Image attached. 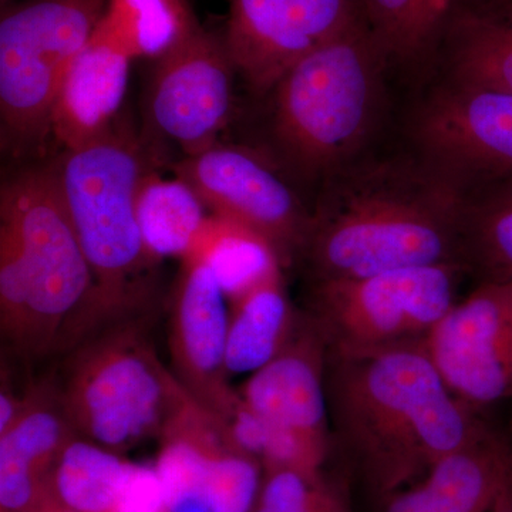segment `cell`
<instances>
[{
  "mask_svg": "<svg viewBox=\"0 0 512 512\" xmlns=\"http://www.w3.org/2000/svg\"><path fill=\"white\" fill-rule=\"evenodd\" d=\"M146 313L110 320L70 350L56 383L77 436L123 454L163 437L191 399L148 338Z\"/></svg>",
  "mask_w": 512,
  "mask_h": 512,
  "instance_id": "cell-6",
  "label": "cell"
},
{
  "mask_svg": "<svg viewBox=\"0 0 512 512\" xmlns=\"http://www.w3.org/2000/svg\"><path fill=\"white\" fill-rule=\"evenodd\" d=\"M228 301V375H252L281 352L298 322L299 312L286 293L282 266H274Z\"/></svg>",
  "mask_w": 512,
  "mask_h": 512,
  "instance_id": "cell-20",
  "label": "cell"
},
{
  "mask_svg": "<svg viewBox=\"0 0 512 512\" xmlns=\"http://www.w3.org/2000/svg\"><path fill=\"white\" fill-rule=\"evenodd\" d=\"M325 387L332 451L377 501L487 429L451 393L424 345L362 355L328 350Z\"/></svg>",
  "mask_w": 512,
  "mask_h": 512,
  "instance_id": "cell-1",
  "label": "cell"
},
{
  "mask_svg": "<svg viewBox=\"0 0 512 512\" xmlns=\"http://www.w3.org/2000/svg\"><path fill=\"white\" fill-rule=\"evenodd\" d=\"M28 512H72L67 510L63 504H60L59 501L56 500L55 495L50 493L47 490V493L37 501L35 507L30 508Z\"/></svg>",
  "mask_w": 512,
  "mask_h": 512,
  "instance_id": "cell-31",
  "label": "cell"
},
{
  "mask_svg": "<svg viewBox=\"0 0 512 512\" xmlns=\"http://www.w3.org/2000/svg\"><path fill=\"white\" fill-rule=\"evenodd\" d=\"M130 56L97 25L74 60L52 114L50 137L74 150L114 127L130 76Z\"/></svg>",
  "mask_w": 512,
  "mask_h": 512,
  "instance_id": "cell-16",
  "label": "cell"
},
{
  "mask_svg": "<svg viewBox=\"0 0 512 512\" xmlns=\"http://www.w3.org/2000/svg\"><path fill=\"white\" fill-rule=\"evenodd\" d=\"M464 264L483 279H512V191L468 201Z\"/></svg>",
  "mask_w": 512,
  "mask_h": 512,
  "instance_id": "cell-26",
  "label": "cell"
},
{
  "mask_svg": "<svg viewBox=\"0 0 512 512\" xmlns=\"http://www.w3.org/2000/svg\"><path fill=\"white\" fill-rule=\"evenodd\" d=\"M99 26L131 59L158 60L200 25L187 0H106Z\"/></svg>",
  "mask_w": 512,
  "mask_h": 512,
  "instance_id": "cell-22",
  "label": "cell"
},
{
  "mask_svg": "<svg viewBox=\"0 0 512 512\" xmlns=\"http://www.w3.org/2000/svg\"><path fill=\"white\" fill-rule=\"evenodd\" d=\"M183 181L214 212L265 239L282 266L302 255L313 214L303 207L268 161L247 147L217 143L173 165Z\"/></svg>",
  "mask_w": 512,
  "mask_h": 512,
  "instance_id": "cell-10",
  "label": "cell"
},
{
  "mask_svg": "<svg viewBox=\"0 0 512 512\" xmlns=\"http://www.w3.org/2000/svg\"><path fill=\"white\" fill-rule=\"evenodd\" d=\"M77 436L56 383L29 387L19 419L0 433V512H28L49 490L64 448Z\"/></svg>",
  "mask_w": 512,
  "mask_h": 512,
  "instance_id": "cell-15",
  "label": "cell"
},
{
  "mask_svg": "<svg viewBox=\"0 0 512 512\" xmlns=\"http://www.w3.org/2000/svg\"><path fill=\"white\" fill-rule=\"evenodd\" d=\"M104 325L99 289L64 205L53 161L0 191V333L26 363L69 353Z\"/></svg>",
  "mask_w": 512,
  "mask_h": 512,
  "instance_id": "cell-3",
  "label": "cell"
},
{
  "mask_svg": "<svg viewBox=\"0 0 512 512\" xmlns=\"http://www.w3.org/2000/svg\"><path fill=\"white\" fill-rule=\"evenodd\" d=\"M296 35L312 49L366 22L365 0H289Z\"/></svg>",
  "mask_w": 512,
  "mask_h": 512,
  "instance_id": "cell-28",
  "label": "cell"
},
{
  "mask_svg": "<svg viewBox=\"0 0 512 512\" xmlns=\"http://www.w3.org/2000/svg\"><path fill=\"white\" fill-rule=\"evenodd\" d=\"M328 346L305 312L284 348L249 375L238 390L242 404L276 436L298 448L313 470L322 471L330 446L325 370Z\"/></svg>",
  "mask_w": 512,
  "mask_h": 512,
  "instance_id": "cell-13",
  "label": "cell"
},
{
  "mask_svg": "<svg viewBox=\"0 0 512 512\" xmlns=\"http://www.w3.org/2000/svg\"><path fill=\"white\" fill-rule=\"evenodd\" d=\"M508 468L504 441L487 427L416 483L379 500V512H490Z\"/></svg>",
  "mask_w": 512,
  "mask_h": 512,
  "instance_id": "cell-17",
  "label": "cell"
},
{
  "mask_svg": "<svg viewBox=\"0 0 512 512\" xmlns=\"http://www.w3.org/2000/svg\"><path fill=\"white\" fill-rule=\"evenodd\" d=\"M252 512H350L345 495L325 474L293 468L264 471Z\"/></svg>",
  "mask_w": 512,
  "mask_h": 512,
  "instance_id": "cell-27",
  "label": "cell"
},
{
  "mask_svg": "<svg viewBox=\"0 0 512 512\" xmlns=\"http://www.w3.org/2000/svg\"><path fill=\"white\" fill-rule=\"evenodd\" d=\"M369 20L316 46L274 87L272 134L293 173L308 180L348 167L372 130L389 62Z\"/></svg>",
  "mask_w": 512,
  "mask_h": 512,
  "instance_id": "cell-5",
  "label": "cell"
},
{
  "mask_svg": "<svg viewBox=\"0 0 512 512\" xmlns=\"http://www.w3.org/2000/svg\"><path fill=\"white\" fill-rule=\"evenodd\" d=\"M227 301L204 262L181 259L168 323L171 370L198 406L229 426L242 400L229 384Z\"/></svg>",
  "mask_w": 512,
  "mask_h": 512,
  "instance_id": "cell-14",
  "label": "cell"
},
{
  "mask_svg": "<svg viewBox=\"0 0 512 512\" xmlns=\"http://www.w3.org/2000/svg\"><path fill=\"white\" fill-rule=\"evenodd\" d=\"M137 464L74 436L49 478V491L72 512H117Z\"/></svg>",
  "mask_w": 512,
  "mask_h": 512,
  "instance_id": "cell-21",
  "label": "cell"
},
{
  "mask_svg": "<svg viewBox=\"0 0 512 512\" xmlns=\"http://www.w3.org/2000/svg\"><path fill=\"white\" fill-rule=\"evenodd\" d=\"M490 512H512V467L508 468L503 484L495 495Z\"/></svg>",
  "mask_w": 512,
  "mask_h": 512,
  "instance_id": "cell-30",
  "label": "cell"
},
{
  "mask_svg": "<svg viewBox=\"0 0 512 512\" xmlns=\"http://www.w3.org/2000/svg\"><path fill=\"white\" fill-rule=\"evenodd\" d=\"M458 0H365L367 19L390 60L420 62L437 52Z\"/></svg>",
  "mask_w": 512,
  "mask_h": 512,
  "instance_id": "cell-25",
  "label": "cell"
},
{
  "mask_svg": "<svg viewBox=\"0 0 512 512\" xmlns=\"http://www.w3.org/2000/svg\"><path fill=\"white\" fill-rule=\"evenodd\" d=\"M9 0H2V5L5 6V3H8Z\"/></svg>",
  "mask_w": 512,
  "mask_h": 512,
  "instance_id": "cell-33",
  "label": "cell"
},
{
  "mask_svg": "<svg viewBox=\"0 0 512 512\" xmlns=\"http://www.w3.org/2000/svg\"><path fill=\"white\" fill-rule=\"evenodd\" d=\"M204 202L183 181L163 180L153 171L144 177L137 195V217L150 254L184 258L208 217Z\"/></svg>",
  "mask_w": 512,
  "mask_h": 512,
  "instance_id": "cell-23",
  "label": "cell"
},
{
  "mask_svg": "<svg viewBox=\"0 0 512 512\" xmlns=\"http://www.w3.org/2000/svg\"><path fill=\"white\" fill-rule=\"evenodd\" d=\"M163 512H214L201 494H181L165 498Z\"/></svg>",
  "mask_w": 512,
  "mask_h": 512,
  "instance_id": "cell-29",
  "label": "cell"
},
{
  "mask_svg": "<svg viewBox=\"0 0 512 512\" xmlns=\"http://www.w3.org/2000/svg\"><path fill=\"white\" fill-rule=\"evenodd\" d=\"M222 42L235 70L256 92L274 89L312 50L292 28L289 0H229Z\"/></svg>",
  "mask_w": 512,
  "mask_h": 512,
  "instance_id": "cell-19",
  "label": "cell"
},
{
  "mask_svg": "<svg viewBox=\"0 0 512 512\" xmlns=\"http://www.w3.org/2000/svg\"><path fill=\"white\" fill-rule=\"evenodd\" d=\"M466 266H416L357 279L313 282L306 315L329 352L362 355L424 345L457 302Z\"/></svg>",
  "mask_w": 512,
  "mask_h": 512,
  "instance_id": "cell-8",
  "label": "cell"
},
{
  "mask_svg": "<svg viewBox=\"0 0 512 512\" xmlns=\"http://www.w3.org/2000/svg\"><path fill=\"white\" fill-rule=\"evenodd\" d=\"M234 72L224 42L198 26L156 60L147 90L150 126L185 157L220 143L234 107Z\"/></svg>",
  "mask_w": 512,
  "mask_h": 512,
  "instance_id": "cell-12",
  "label": "cell"
},
{
  "mask_svg": "<svg viewBox=\"0 0 512 512\" xmlns=\"http://www.w3.org/2000/svg\"><path fill=\"white\" fill-rule=\"evenodd\" d=\"M505 447H507L508 458H510V463H511V467H512V448L508 447V446H505Z\"/></svg>",
  "mask_w": 512,
  "mask_h": 512,
  "instance_id": "cell-32",
  "label": "cell"
},
{
  "mask_svg": "<svg viewBox=\"0 0 512 512\" xmlns=\"http://www.w3.org/2000/svg\"><path fill=\"white\" fill-rule=\"evenodd\" d=\"M468 200L426 164L373 163L332 175L301 258L313 282L464 264Z\"/></svg>",
  "mask_w": 512,
  "mask_h": 512,
  "instance_id": "cell-2",
  "label": "cell"
},
{
  "mask_svg": "<svg viewBox=\"0 0 512 512\" xmlns=\"http://www.w3.org/2000/svg\"><path fill=\"white\" fill-rule=\"evenodd\" d=\"M106 0H26L0 20V134L23 158L50 137L57 96L99 25Z\"/></svg>",
  "mask_w": 512,
  "mask_h": 512,
  "instance_id": "cell-7",
  "label": "cell"
},
{
  "mask_svg": "<svg viewBox=\"0 0 512 512\" xmlns=\"http://www.w3.org/2000/svg\"><path fill=\"white\" fill-rule=\"evenodd\" d=\"M440 49L451 82L512 94V0H458Z\"/></svg>",
  "mask_w": 512,
  "mask_h": 512,
  "instance_id": "cell-18",
  "label": "cell"
},
{
  "mask_svg": "<svg viewBox=\"0 0 512 512\" xmlns=\"http://www.w3.org/2000/svg\"><path fill=\"white\" fill-rule=\"evenodd\" d=\"M52 161L96 278L104 323L146 313L158 261L146 247L137 217L138 190L151 171L143 147L114 126Z\"/></svg>",
  "mask_w": 512,
  "mask_h": 512,
  "instance_id": "cell-4",
  "label": "cell"
},
{
  "mask_svg": "<svg viewBox=\"0 0 512 512\" xmlns=\"http://www.w3.org/2000/svg\"><path fill=\"white\" fill-rule=\"evenodd\" d=\"M413 138L468 201L512 191V94L451 82L421 104Z\"/></svg>",
  "mask_w": 512,
  "mask_h": 512,
  "instance_id": "cell-9",
  "label": "cell"
},
{
  "mask_svg": "<svg viewBox=\"0 0 512 512\" xmlns=\"http://www.w3.org/2000/svg\"><path fill=\"white\" fill-rule=\"evenodd\" d=\"M451 393L481 414L512 399V279H483L424 343Z\"/></svg>",
  "mask_w": 512,
  "mask_h": 512,
  "instance_id": "cell-11",
  "label": "cell"
},
{
  "mask_svg": "<svg viewBox=\"0 0 512 512\" xmlns=\"http://www.w3.org/2000/svg\"><path fill=\"white\" fill-rule=\"evenodd\" d=\"M185 256L204 262L228 299L254 285L274 266H282L274 248L264 238L237 222L215 215L208 217Z\"/></svg>",
  "mask_w": 512,
  "mask_h": 512,
  "instance_id": "cell-24",
  "label": "cell"
}]
</instances>
